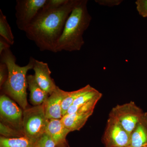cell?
Masks as SVG:
<instances>
[{
    "label": "cell",
    "instance_id": "cell-16",
    "mask_svg": "<svg viewBox=\"0 0 147 147\" xmlns=\"http://www.w3.org/2000/svg\"><path fill=\"white\" fill-rule=\"evenodd\" d=\"M35 142L24 137L9 138L0 137V147H35Z\"/></svg>",
    "mask_w": 147,
    "mask_h": 147
},
{
    "label": "cell",
    "instance_id": "cell-15",
    "mask_svg": "<svg viewBox=\"0 0 147 147\" xmlns=\"http://www.w3.org/2000/svg\"><path fill=\"white\" fill-rule=\"evenodd\" d=\"M102 96V94L101 93L93 88L89 91L78 96L69 108L65 115H70L76 113L79 108L84 106L88 102L95 98H101Z\"/></svg>",
    "mask_w": 147,
    "mask_h": 147
},
{
    "label": "cell",
    "instance_id": "cell-8",
    "mask_svg": "<svg viewBox=\"0 0 147 147\" xmlns=\"http://www.w3.org/2000/svg\"><path fill=\"white\" fill-rule=\"evenodd\" d=\"M24 111L5 94L0 97V118L1 122L22 132ZM23 133V132H22Z\"/></svg>",
    "mask_w": 147,
    "mask_h": 147
},
{
    "label": "cell",
    "instance_id": "cell-18",
    "mask_svg": "<svg viewBox=\"0 0 147 147\" xmlns=\"http://www.w3.org/2000/svg\"><path fill=\"white\" fill-rule=\"evenodd\" d=\"M0 36L4 38L10 45H13L14 42L11 28L7 22L6 16L0 9Z\"/></svg>",
    "mask_w": 147,
    "mask_h": 147
},
{
    "label": "cell",
    "instance_id": "cell-5",
    "mask_svg": "<svg viewBox=\"0 0 147 147\" xmlns=\"http://www.w3.org/2000/svg\"><path fill=\"white\" fill-rule=\"evenodd\" d=\"M144 113L134 102L130 101L114 107L110 112L109 117L117 121L125 131L131 135Z\"/></svg>",
    "mask_w": 147,
    "mask_h": 147
},
{
    "label": "cell",
    "instance_id": "cell-7",
    "mask_svg": "<svg viewBox=\"0 0 147 147\" xmlns=\"http://www.w3.org/2000/svg\"><path fill=\"white\" fill-rule=\"evenodd\" d=\"M102 140L105 147H130L131 135L117 121L109 117Z\"/></svg>",
    "mask_w": 147,
    "mask_h": 147
},
{
    "label": "cell",
    "instance_id": "cell-24",
    "mask_svg": "<svg viewBox=\"0 0 147 147\" xmlns=\"http://www.w3.org/2000/svg\"><path fill=\"white\" fill-rule=\"evenodd\" d=\"M68 0H47L44 7L47 8H58L63 5Z\"/></svg>",
    "mask_w": 147,
    "mask_h": 147
},
{
    "label": "cell",
    "instance_id": "cell-13",
    "mask_svg": "<svg viewBox=\"0 0 147 147\" xmlns=\"http://www.w3.org/2000/svg\"><path fill=\"white\" fill-rule=\"evenodd\" d=\"M27 83L30 92V102L34 106L42 105L49 97V95L40 86L34 75L27 76Z\"/></svg>",
    "mask_w": 147,
    "mask_h": 147
},
{
    "label": "cell",
    "instance_id": "cell-17",
    "mask_svg": "<svg viewBox=\"0 0 147 147\" xmlns=\"http://www.w3.org/2000/svg\"><path fill=\"white\" fill-rule=\"evenodd\" d=\"M90 85H87L80 89L72 92H69L68 94L63 99L62 103V115L63 116L66 114L69 108L71 106L74 101L78 96L93 88Z\"/></svg>",
    "mask_w": 147,
    "mask_h": 147
},
{
    "label": "cell",
    "instance_id": "cell-2",
    "mask_svg": "<svg viewBox=\"0 0 147 147\" xmlns=\"http://www.w3.org/2000/svg\"><path fill=\"white\" fill-rule=\"evenodd\" d=\"M88 0H77L66 21L56 47V53L62 51H79L85 44L83 35L92 19L88 11Z\"/></svg>",
    "mask_w": 147,
    "mask_h": 147
},
{
    "label": "cell",
    "instance_id": "cell-12",
    "mask_svg": "<svg viewBox=\"0 0 147 147\" xmlns=\"http://www.w3.org/2000/svg\"><path fill=\"white\" fill-rule=\"evenodd\" d=\"M130 147H147V113H145L131 134Z\"/></svg>",
    "mask_w": 147,
    "mask_h": 147
},
{
    "label": "cell",
    "instance_id": "cell-3",
    "mask_svg": "<svg viewBox=\"0 0 147 147\" xmlns=\"http://www.w3.org/2000/svg\"><path fill=\"white\" fill-rule=\"evenodd\" d=\"M0 55L1 62L6 65L8 71L7 80L2 86L3 90L23 110H26L28 105L27 73L33 68L35 59L30 57L28 64L21 67L16 63V57L10 49L5 50Z\"/></svg>",
    "mask_w": 147,
    "mask_h": 147
},
{
    "label": "cell",
    "instance_id": "cell-19",
    "mask_svg": "<svg viewBox=\"0 0 147 147\" xmlns=\"http://www.w3.org/2000/svg\"><path fill=\"white\" fill-rule=\"evenodd\" d=\"M0 133L2 137L9 138H19L24 137L22 132L1 122L0 123Z\"/></svg>",
    "mask_w": 147,
    "mask_h": 147
},
{
    "label": "cell",
    "instance_id": "cell-4",
    "mask_svg": "<svg viewBox=\"0 0 147 147\" xmlns=\"http://www.w3.org/2000/svg\"><path fill=\"white\" fill-rule=\"evenodd\" d=\"M48 120L43 104L26 108L24 111L22 122V131L24 137L36 142L45 133Z\"/></svg>",
    "mask_w": 147,
    "mask_h": 147
},
{
    "label": "cell",
    "instance_id": "cell-9",
    "mask_svg": "<svg viewBox=\"0 0 147 147\" xmlns=\"http://www.w3.org/2000/svg\"><path fill=\"white\" fill-rule=\"evenodd\" d=\"M35 78L40 86L49 95L55 91L58 86L51 77L48 64L34 59L33 68Z\"/></svg>",
    "mask_w": 147,
    "mask_h": 147
},
{
    "label": "cell",
    "instance_id": "cell-11",
    "mask_svg": "<svg viewBox=\"0 0 147 147\" xmlns=\"http://www.w3.org/2000/svg\"><path fill=\"white\" fill-rule=\"evenodd\" d=\"M69 132L63 125L61 119H50L48 120L45 133L55 142L56 147H66V138Z\"/></svg>",
    "mask_w": 147,
    "mask_h": 147
},
{
    "label": "cell",
    "instance_id": "cell-1",
    "mask_svg": "<svg viewBox=\"0 0 147 147\" xmlns=\"http://www.w3.org/2000/svg\"><path fill=\"white\" fill-rule=\"evenodd\" d=\"M77 0H68L58 8L43 7L25 31L27 37L33 41L40 51L56 53L58 41L66 21Z\"/></svg>",
    "mask_w": 147,
    "mask_h": 147
},
{
    "label": "cell",
    "instance_id": "cell-22",
    "mask_svg": "<svg viewBox=\"0 0 147 147\" xmlns=\"http://www.w3.org/2000/svg\"><path fill=\"white\" fill-rule=\"evenodd\" d=\"M8 76V68L5 63H0V86H2L7 80Z\"/></svg>",
    "mask_w": 147,
    "mask_h": 147
},
{
    "label": "cell",
    "instance_id": "cell-25",
    "mask_svg": "<svg viewBox=\"0 0 147 147\" xmlns=\"http://www.w3.org/2000/svg\"><path fill=\"white\" fill-rule=\"evenodd\" d=\"M10 45L4 38L0 36V54L5 50L10 49Z\"/></svg>",
    "mask_w": 147,
    "mask_h": 147
},
{
    "label": "cell",
    "instance_id": "cell-14",
    "mask_svg": "<svg viewBox=\"0 0 147 147\" xmlns=\"http://www.w3.org/2000/svg\"><path fill=\"white\" fill-rule=\"evenodd\" d=\"M93 112L86 113H75L63 116L61 121L68 130L71 131L79 130L92 115Z\"/></svg>",
    "mask_w": 147,
    "mask_h": 147
},
{
    "label": "cell",
    "instance_id": "cell-20",
    "mask_svg": "<svg viewBox=\"0 0 147 147\" xmlns=\"http://www.w3.org/2000/svg\"><path fill=\"white\" fill-rule=\"evenodd\" d=\"M56 144L47 133H44L36 140L35 147H56Z\"/></svg>",
    "mask_w": 147,
    "mask_h": 147
},
{
    "label": "cell",
    "instance_id": "cell-10",
    "mask_svg": "<svg viewBox=\"0 0 147 147\" xmlns=\"http://www.w3.org/2000/svg\"><path fill=\"white\" fill-rule=\"evenodd\" d=\"M68 93L69 92L65 91L58 87L47 98L43 103L45 116L47 119L62 118V103Z\"/></svg>",
    "mask_w": 147,
    "mask_h": 147
},
{
    "label": "cell",
    "instance_id": "cell-21",
    "mask_svg": "<svg viewBox=\"0 0 147 147\" xmlns=\"http://www.w3.org/2000/svg\"><path fill=\"white\" fill-rule=\"evenodd\" d=\"M135 3L139 15L144 18H147V0H137Z\"/></svg>",
    "mask_w": 147,
    "mask_h": 147
},
{
    "label": "cell",
    "instance_id": "cell-6",
    "mask_svg": "<svg viewBox=\"0 0 147 147\" xmlns=\"http://www.w3.org/2000/svg\"><path fill=\"white\" fill-rule=\"evenodd\" d=\"M47 0H17L15 16L17 28L25 32L45 5Z\"/></svg>",
    "mask_w": 147,
    "mask_h": 147
},
{
    "label": "cell",
    "instance_id": "cell-23",
    "mask_svg": "<svg viewBox=\"0 0 147 147\" xmlns=\"http://www.w3.org/2000/svg\"><path fill=\"white\" fill-rule=\"evenodd\" d=\"M95 1L100 5L113 7L120 5L123 1L122 0H95Z\"/></svg>",
    "mask_w": 147,
    "mask_h": 147
}]
</instances>
